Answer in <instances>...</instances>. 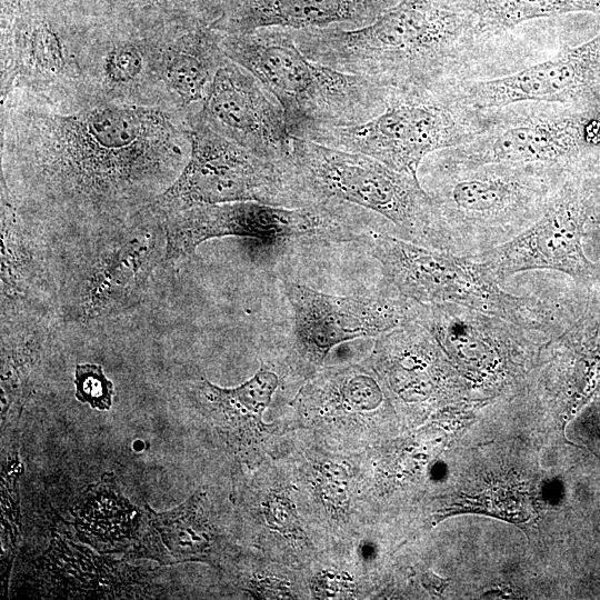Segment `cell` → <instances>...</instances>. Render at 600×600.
I'll use <instances>...</instances> for the list:
<instances>
[{"mask_svg": "<svg viewBox=\"0 0 600 600\" xmlns=\"http://www.w3.org/2000/svg\"><path fill=\"white\" fill-rule=\"evenodd\" d=\"M1 189L50 236L126 221L166 191L191 150L173 100L107 97L89 86L0 97Z\"/></svg>", "mask_w": 600, "mask_h": 600, "instance_id": "6da1fadb", "label": "cell"}, {"mask_svg": "<svg viewBox=\"0 0 600 600\" xmlns=\"http://www.w3.org/2000/svg\"><path fill=\"white\" fill-rule=\"evenodd\" d=\"M464 21L442 0H400L359 28L290 31L312 60L391 91L440 87Z\"/></svg>", "mask_w": 600, "mask_h": 600, "instance_id": "7a4b0ae2", "label": "cell"}, {"mask_svg": "<svg viewBox=\"0 0 600 600\" xmlns=\"http://www.w3.org/2000/svg\"><path fill=\"white\" fill-rule=\"evenodd\" d=\"M53 244L58 319L63 324L103 321L136 308L156 267L164 262L163 221L147 207L104 228Z\"/></svg>", "mask_w": 600, "mask_h": 600, "instance_id": "3957f363", "label": "cell"}, {"mask_svg": "<svg viewBox=\"0 0 600 600\" xmlns=\"http://www.w3.org/2000/svg\"><path fill=\"white\" fill-rule=\"evenodd\" d=\"M220 43L227 58L252 73L277 99L294 138L363 123L384 108L387 89L312 60L288 29L222 32Z\"/></svg>", "mask_w": 600, "mask_h": 600, "instance_id": "277c9868", "label": "cell"}, {"mask_svg": "<svg viewBox=\"0 0 600 600\" xmlns=\"http://www.w3.org/2000/svg\"><path fill=\"white\" fill-rule=\"evenodd\" d=\"M287 171L302 207L352 204L387 220L394 237L458 254L449 227L418 177L361 153L294 137Z\"/></svg>", "mask_w": 600, "mask_h": 600, "instance_id": "5b68a950", "label": "cell"}, {"mask_svg": "<svg viewBox=\"0 0 600 600\" xmlns=\"http://www.w3.org/2000/svg\"><path fill=\"white\" fill-rule=\"evenodd\" d=\"M366 238L386 281L417 302L463 306L543 338L559 333L581 304L566 309L557 302L510 293L480 260L427 248L383 231L370 232Z\"/></svg>", "mask_w": 600, "mask_h": 600, "instance_id": "8992f818", "label": "cell"}, {"mask_svg": "<svg viewBox=\"0 0 600 600\" xmlns=\"http://www.w3.org/2000/svg\"><path fill=\"white\" fill-rule=\"evenodd\" d=\"M428 191L449 227L458 254L478 260L536 222L569 171L540 164L438 168Z\"/></svg>", "mask_w": 600, "mask_h": 600, "instance_id": "52a82bcc", "label": "cell"}, {"mask_svg": "<svg viewBox=\"0 0 600 600\" xmlns=\"http://www.w3.org/2000/svg\"><path fill=\"white\" fill-rule=\"evenodd\" d=\"M108 17L59 0L1 3V94L14 89L48 93L87 84L92 42Z\"/></svg>", "mask_w": 600, "mask_h": 600, "instance_id": "ba28073f", "label": "cell"}, {"mask_svg": "<svg viewBox=\"0 0 600 600\" xmlns=\"http://www.w3.org/2000/svg\"><path fill=\"white\" fill-rule=\"evenodd\" d=\"M348 203L286 208L256 201L200 206L162 219L164 262L190 258L207 240L236 237L278 246L299 241H346L358 236L359 214Z\"/></svg>", "mask_w": 600, "mask_h": 600, "instance_id": "9c48e42d", "label": "cell"}, {"mask_svg": "<svg viewBox=\"0 0 600 600\" xmlns=\"http://www.w3.org/2000/svg\"><path fill=\"white\" fill-rule=\"evenodd\" d=\"M472 137L437 87L391 90L383 110L368 121L313 130L300 139L361 153L418 177L426 156L462 146Z\"/></svg>", "mask_w": 600, "mask_h": 600, "instance_id": "30bf717a", "label": "cell"}, {"mask_svg": "<svg viewBox=\"0 0 600 600\" xmlns=\"http://www.w3.org/2000/svg\"><path fill=\"white\" fill-rule=\"evenodd\" d=\"M191 150L173 183L148 207L163 219L209 204L256 201L301 207L286 168L263 160L210 129L189 111Z\"/></svg>", "mask_w": 600, "mask_h": 600, "instance_id": "8fae6325", "label": "cell"}, {"mask_svg": "<svg viewBox=\"0 0 600 600\" xmlns=\"http://www.w3.org/2000/svg\"><path fill=\"white\" fill-rule=\"evenodd\" d=\"M592 180L576 171L568 174L542 216L511 240L482 254L501 282L533 270H552L569 276L581 289L600 281V262L584 249Z\"/></svg>", "mask_w": 600, "mask_h": 600, "instance_id": "7c38bea8", "label": "cell"}, {"mask_svg": "<svg viewBox=\"0 0 600 600\" xmlns=\"http://www.w3.org/2000/svg\"><path fill=\"white\" fill-rule=\"evenodd\" d=\"M599 144L600 120L590 111L528 116L473 134L448 152L439 168L540 164L582 171V162Z\"/></svg>", "mask_w": 600, "mask_h": 600, "instance_id": "4fadbf2b", "label": "cell"}, {"mask_svg": "<svg viewBox=\"0 0 600 600\" xmlns=\"http://www.w3.org/2000/svg\"><path fill=\"white\" fill-rule=\"evenodd\" d=\"M283 293L292 311L297 348L314 366L339 343L379 337L399 327L411 302L398 291L341 297L294 282H286Z\"/></svg>", "mask_w": 600, "mask_h": 600, "instance_id": "5bb4252c", "label": "cell"}, {"mask_svg": "<svg viewBox=\"0 0 600 600\" xmlns=\"http://www.w3.org/2000/svg\"><path fill=\"white\" fill-rule=\"evenodd\" d=\"M196 114L257 157L287 167L292 140L282 107L248 70L226 58Z\"/></svg>", "mask_w": 600, "mask_h": 600, "instance_id": "9a60e30c", "label": "cell"}, {"mask_svg": "<svg viewBox=\"0 0 600 600\" xmlns=\"http://www.w3.org/2000/svg\"><path fill=\"white\" fill-rule=\"evenodd\" d=\"M597 106L600 103V33L549 60L514 73L472 83L461 94L474 110L518 102Z\"/></svg>", "mask_w": 600, "mask_h": 600, "instance_id": "2e32d148", "label": "cell"}, {"mask_svg": "<svg viewBox=\"0 0 600 600\" xmlns=\"http://www.w3.org/2000/svg\"><path fill=\"white\" fill-rule=\"evenodd\" d=\"M409 314L434 338L442 352L481 374L522 368L543 338L518 324L454 303L411 300Z\"/></svg>", "mask_w": 600, "mask_h": 600, "instance_id": "e0dca14e", "label": "cell"}, {"mask_svg": "<svg viewBox=\"0 0 600 600\" xmlns=\"http://www.w3.org/2000/svg\"><path fill=\"white\" fill-rule=\"evenodd\" d=\"M162 33L163 27L141 26L126 12L106 18L90 49L87 86L110 98L176 101L159 79Z\"/></svg>", "mask_w": 600, "mask_h": 600, "instance_id": "ac0fdd59", "label": "cell"}, {"mask_svg": "<svg viewBox=\"0 0 600 600\" xmlns=\"http://www.w3.org/2000/svg\"><path fill=\"white\" fill-rule=\"evenodd\" d=\"M48 236L1 189V319L22 314L58 318L53 248Z\"/></svg>", "mask_w": 600, "mask_h": 600, "instance_id": "d6986e66", "label": "cell"}, {"mask_svg": "<svg viewBox=\"0 0 600 600\" xmlns=\"http://www.w3.org/2000/svg\"><path fill=\"white\" fill-rule=\"evenodd\" d=\"M388 0H223L211 24L224 33H249L264 28H359L386 10ZM352 28V29H353Z\"/></svg>", "mask_w": 600, "mask_h": 600, "instance_id": "ffe728a7", "label": "cell"}, {"mask_svg": "<svg viewBox=\"0 0 600 600\" xmlns=\"http://www.w3.org/2000/svg\"><path fill=\"white\" fill-rule=\"evenodd\" d=\"M221 34L206 23L163 27L159 79L164 90L187 111L201 106L227 58L221 49Z\"/></svg>", "mask_w": 600, "mask_h": 600, "instance_id": "44dd1931", "label": "cell"}, {"mask_svg": "<svg viewBox=\"0 0 600 600\" xmlns=\"http://www.w3.org/2000/svg\"><path fill=\"white\" fill-rule=\"evenodd\" d=\"M206 487L199 488L179 507L156 512L146 504L147 527L130 553L136 558H152L162 564L216 559L217 539L206 514Z\"/></svg>", "mask_w": 600, "mask_h": 600, "instance_id": "7402d4cb", "label": "cell"}, {"mask_svg": "<svg viewBox=\"0 0 600 600\" xmlns=\"http://www.w3.org/2000/svg\"><path fill=\"white\" fill-rule=\"evenodd\" d=\"M71 513L80 539L103 552L129 549L141 531V513L121 494L110 473L81 494Z\"/></svg>", "mask_w": 600, "mask_h": 600, "instance_id": "603a6c76", "label": "cell"}, {"mask_svg": "<svg viewBox=\"0 0 600 600\" xmlns=\"http://www.w3.org/2000/svg\"><path fill=\"white\" fill-rule=\"evenodd\" d=\"M278 383V376L261 366L252 378L236 388H221L203 379L199 393L232 442L243 447L262 428V413Z\"/></svg>", "mask_w": 600, "mask_h": 600, "instance_id": "cb8c5ba5", "label": "cell"}, {"mask_svg": "<svg viewBox=\"0 0 600 600\" xmlns=\"http://www.w3.org/2000/svg\"><path fill=\"white\" fill-rule=\"evenodd\" d=\"M53 320L58 318L40 314L1 319V388L8 404L27 393L31 376L52 336Z\"/></svg>", "mask_w": 600, "mask_h": 600, "instance_id": "d4e9b609", "label": "cell"}, {"mask_svg": "<svg viewBox=\"0 0 600 600\" xmlns=\"http://www.w3.org/2000/svg\"><path fill=\"white\" fill-rule=\"evenodd\" d=\"M483 28L506 29L521 22L571 12H600V0H463Z\"/></svg>", "mask_w": 600, "mask_h": 600, "instance_id": "484cf974", "label": "cell"}, {"mask_svg": "<svg viewBox=\"0 0 600 600\" xmlns=\"http://www.w3.org/2000/svg\"><path fill=\"white\" fill-rule=\"evenodd\" d=\"M223 0H134L126 13L149 28L212 24L220 16Z\"/></svg>", "mask_w": 600, "mask_h": 600, "instance_id": "4316f807", "label": "cell"}, {"mask_svg": "<svg viewBox=\"0 0 600 600\" xmlns=\"http://www.w3.org/2000/svg\"><path fill=\"white\" fill-rule=\"evenodd\" d=\"M74 396L92 409L109 410L112 406L114 388L103 373L102 366L79 363L74 369Z\"/></svg>", "mask_w": 600, "mask_h": 600, "instance_id": "83f0119b", "label": "cell"}, {"mask_svg": "<svg viewBox=\"0 0 600 600\" xmlns=\"http://www.w3.org/2000/svg\"><path fill=\"white\" fill-rule=\"evenodd\" d=\"M270 527L283 533L300 532L299 520L291 501L281 494H271L262 504Z\"/></svg>", "mask_w": 600, "mask_h": 600, "instance_id": "f1b7e54d", "label": "cell"}, {"mask_svg": "<svg viewBox=\"0 0 600 600\" xmlns=\"http://www.w3.org/2000/svg\"><path fill=\"white\" fill-rule=\"evenodd\" d=\"M93 17H112L126 12L134 0H59Z\"/></svg>", "mask_w": 600, "mask_h": 600, "instance_id": "f546056e", "label": "cell"}, {"mask_svg": "<svg viewBox=\"0 0 600 600\" xmlns=\"http://www.w3.org/2000/svg\"><path fill=\"white\" fill-rule=\"evenodd\" d=\"M320 598H346L352 594L353 584L342 576L323 574L312 586Z\"/></svg>", "mask_w": 600, "mask_h": 600, "instance_id": "4dcf8cb0", "label": "cell"}, {"mask_svg": "<svg viewBox=\"0 0 600 600\" xmlns=\"http://www.w3.org/2000/svg\"><path fill=\"white\" fill-rule=\"evenodd\" d=\"M587 237H594L596 242L600 246V183L593 180L586 228Z\"/></svg>", "mask_w": 600, "mask_h": 600, "instance_id": "1f68e13d", "label": "cell"}, {"mask_svg": "<svg viewBox=\"0 0 600 600\" xmlns=\"http://www.w3.org/2000/svg\"><path fill=\"white\" fill-rule=\"evenodd\" d=\"M10 1H13V0H1V3L10 2Z\"/></svg>", "mask_w": 600, "mask_h": 600, "instance_id": "d6a6232c", "label": "cell"}]
</instances>
